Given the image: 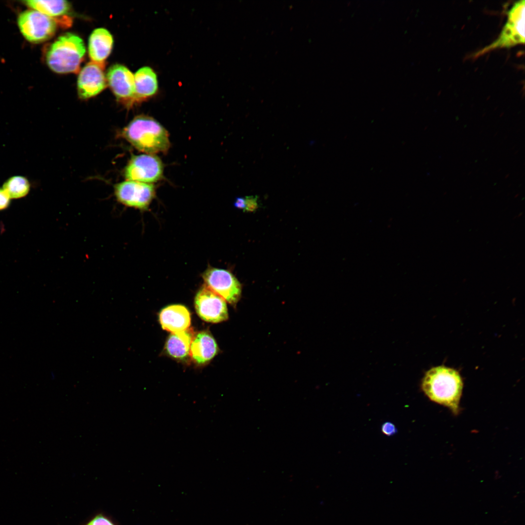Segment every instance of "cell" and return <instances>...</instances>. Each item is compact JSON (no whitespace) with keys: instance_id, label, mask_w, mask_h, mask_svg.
<instances>
[{"instance_id":"cell-10","label":"cell","mask_w":525,"mask_h":525,"mask_svg":"<svg viewBox=\"0 0 525 525\" xmlns=\"http://www.w3.org/2000/svg\"><path fill=\"white\" fill-rule=\"evenodd\" d=\"M107 83L117 100L128 107L134 104V75L126 67L115 64L109 68Z\"/></svg>"},{"instance_id":"cell-22","label":"cell","mask_w":525,"mask_h":525,"mask_svg":"<svg viewBox=\"0 0 525 525\" xmlns=\"http://www.w3.org/2000/svg\"><path fill=\"white\" fill-rule=\"evenodd\" d=\"M10 198L2 188H0V210L6 209L9 205Z\"/></svg>"},{"instance_id":"cell-1","label":"cell","mask_w":525,"mask_h":525,"mask_svg":"<svg viewBox=\"0 0 525 525\" xmlns=\"http://www.w3.org/2000/svg\"><path fill=\"white\" fill-rule=\"evenodd\" d=\"M462 386L458 373L442 366L428 370L421 383L422 390L431 401L448 407L455 414L459 411Z\"/></svg>"},{"instance_id":"cell-17","label":"cell","mask_w":525,"mask_h":525,"mask_svg":"<svg viewBox=\"0 0 525 525\" xmlns=\"http://www.w3.org/2000/svg\"><path fill=\"white\" fill-rule=\"evenodd\" d=\"M24 3L32 9L38 11L57 20L66 16L70 11V3L66 0H29Z\"/></svg>"},{"instance_id":"cell-5","label":"cell","mask_w":525,"mask_h":525,"mask_svg":"<svg viewBox=\"0 0 525 525\" xmlns=\"http://www.w3.org/2000/svg\"><path fill=\"white\" fill-rule=\"evenodd\" d=\"M57 23L56 19L33 9L23 11L18 18L20 33L27 40L34 43L51 38L56 32Z\"/></svg>"},{"instance_id":"cell-13","label":"cell","mask_w":525,"mask_h":525,"mask_svg":"<svg viewBox=\"0 0 525 525\" xmlns=\"http://www.w3.org/2000/svg\"><path fill=\"white\" fill-rule=\"evenodd\" d=\"M218 350L216 342L208 332L202 331L194 334L189 355L198 365H204L211 360Z\"/></svg>"},{"instance_id":"cell-9","label":"cell","mask_w":525,"mask_h":525,"mask_svg":"<svg viewBox=\"0 0 525 525\" xmlns=\"http://www.w3.org/2000/svg\"><path fill=\"white\" fill-rule=\"evenodd\" d=\"M202 276L205 284L230 304H235L240 299L241 284L228 271L210 268Z\"/></svg>"},{"instance_id":"cell-2","label":"cell","mask_w":525,"mask_h":525,"mask_svg":"<svg viewBox=\"0 0 525 525\" xmlns=\"http://www.w3.org/2000/svg\"><path fill=\"white\" fill-rule=\"evenodd\" d=\"M122 136L137 149L148 154L164 153L170 147L167 130L153 118L135 117L124 128Z\"/></svg>"},{"instance_id":"cell-21","label":"cell","mask_w":525,"mask_h":525,"mask_svg":"<svg viewBox=\"0 0 525 525\" xmlns=\"http://www.w3.org/2000/svg\"><path fill=\"white\" fill-rule=\"evenodd\" d=\"M381 431L385 436H391L397 433V429L393 423L387 421L382 424L381 426Z\"/></svg>"},{"instance_id":"cell-6","label":"cell","mask_w":525,"mask_h":525,"mask_svg":"<svg viewBox=\"0 0 525 525\" xmlns=\"http://www.w3.org/2000/svg\"><path fill=\"white\" fill-rule=\"evenodd\" d=\"M114 194L124 206L145 210L155 197V188L152 183L126 180L115 185Z\"/></svg>"},{"instance_id":"cell-16","label":"cell","mask_w":525,"mask_h":525,"mask_svg":"<svg viewBox=\"0 0 525 525\" xmlns=\"http://www.w3.org/2000/svg\"><path fill=\"white\" fill-rule=\"evenodd\" d=\"M194 335L192 328L171 334L165 345L167 353L172 357L183 360L189 355L191 345Z\"/></svg>"},{"instance_id":"cell-11","label":"cell","mask_w":525,"mask_h":525,"mask_svg":"<svg viewBox=\"0 0 525 525\" xmlns=\"http://www.w3.org/2000/svg\"><path fill=\"white\" fill-rule=\"evenodd\" d=\"M104 68V63L92 61L81 70L78 77L77 89L81 99L95 96L106 88L107 83Z\"/></svg>"},{"instance_id":"cell-8","label":"cell","mask_w":525,"mask_h":525,"mask_svg":"<svg viewBox=\"0 0 525 525\" xmlns=\"http://www.w3.org/2000/svg\"><path fill=\"white\" fill-rule=\"evenodd\" d=\"M194 303L198 315L205 321L218 323L228 319L226 300L206 284L198 291Z\"/></svg>"},{"instance_id":"cell-23","label":"cell","mask_w":525,"mask_h":525,"mask_svg":"<svg viewBox=\"0 0 525 525\" xmlns=\"http://www.w3.org/2000/svg\"><path fill=\"white\" fill-rule=\"evenodd\" d=\"M245 203V198L238 197L237 198H236V200L235 201L234 206L236 208H237L238 209H241L242 210H244Z\"/></svg>"},{"instance_id":"cell-14","label":"cell","mask_w":525,"mask_h":525,"mask_svg":"<svg viewBox=\"0 0 525 525\" xmlns=\"http://www.w3.org/2000/svg\"><path fill=\"white\" fill-rule=\"evenodd\" d=\"M113 39L106 29L99 28L90 34L88 43L89 56L92 62L104 63L113 47Z\"/></svg>"},{"instance_id":"cell-15","label":"cell","mask_w":525,"mask_h":525,"mask_svg":"<svg viewBox=\"0 0 525 525\" xmlns=\"http://www.w3.org/2000/svg\"><path fill=\"white\" fill-rule=\"evenodd\" d=\"M134 104L152 96L158 90L157 76L149 67L139 69L134 74Z\"/></svg>"},{"instance_id":"cell-7","label":"cell","mask_w":525,"mask_h":525,"mask_svg":"<svg viewBox=\"0 0 525 525\" xmlns=\"http://www.w3.org/2000/svg\"><path fill=\"white\" fill-rule=\"evenodd\" d=\"M163 166L160 158L153 154L133 156L124 170L127 180L152 183L160 179Z\"/></svg>"},{"instance_id":"cell-12","label":"cell","mask_w":525,"mask_h":525,"mask_svg":"<svg viewBox=\"0 0 525 525\" xmlns=\"http://www.w3.org/2000/svg\"><path fill=\"white\" fill-rule=\"evenodd\" d=\"M159 321L163 329L171 333L183 331L190 326V313L183 305H170L160 312Z\"/></svg>"},{"instance_id":"cell-4","label":"cell","mask_w":525,"mask_h":525,"mask_svg":"<svg viewBox=\"0 0 525 525\" xmlns=\"http://www.w3.org/2000/svg\"><path fill=\"white\" fill-rule=\"evenodd\" d=\"M525 0L515 2L508 12V18L498 37L476 55L500 47H509L525 42Z\"/></svg>"},{"instance_id":"cell-20","label":"cell","mask_w":525,"mask_h":525,"mask_svg":"<svg viewBox=\"0 0 525 525\" xmlns=\"http://www.w3.org/2000/svg\"><path fill=\"white\" fill-rule=\"evenodd\" d=\"M86 525H115L110 520L101 514L95 516Z\"/></svg>"},{"instance_id":"cell-19","label":"cell","mask_w":525,"mask_h":525,"mask_svg":"<svg viewBox=\"0 0 525 525\" xmlns=\"http://www.w3.org/2000/svg\"><path fill=\"white\" fill-rule=\"evenodd\" d=\"M245 200L244 211H253L258 208L259 204L257 196H247L245 197Z\"/></svg>"},{"instance_id":"cell-18","label":"cell","mask_w":525,"mask_h":525,"mask_svg":"<svg viewBox=\"0 0 525 525\" xmlns=\"http://www.w3.org/2000/svg\"><path fill=\"white\" fill-rule=\"evenodd\" d=\"M2 189L10 198H20L29 192L30 185L28 180L22 176H14L9 178L3 184Z\"/></svg>"},{"instance_id":"cell-3","label":"cell","mask_w":525,"mask_h":525,"mask_svg":"<svg viewBox=\"0 0 525 525\" xmlns=\"http://www.w3.org/2000/svg\"><path fill=\"white\" fill-rule=\"evenodd\" d=\"M86 48L83 39L71 33L59 36L49 47L46 54L48 66L57 73L77 72Z\"/></svg>"}]
</instances>
